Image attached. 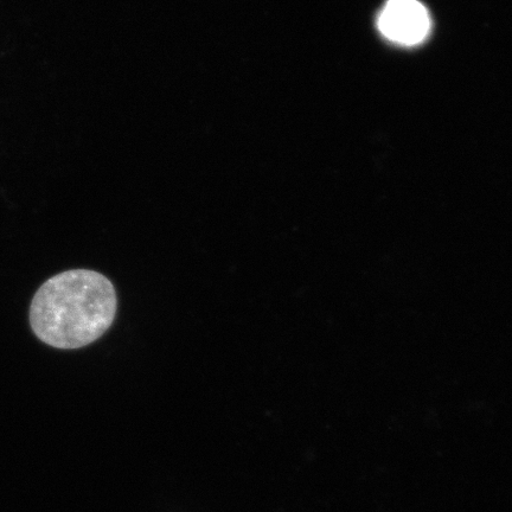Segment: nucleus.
Masks as SVG:
<instances>
[{
	"mask_svg": "<svg viewBox=\"0 0 512 512\" xmlns=\"http://www.w3.org/2000/svg\"><path fill=\"white\" fill-rule=\"evenodd\" d=\"M430 27V16L418 0H389L379 18L382 34L405 46L424 41Z\"/></svg>",
	"mask_w": 512,
	"mask_h": 512,
	"instance_id": "obj_2",
	"label": "nucleus"
},
{
	"mask_svg": "<svg viewBox=\"0 0 512 512\" xmlns=\"http://www.w3.org/2000/svg\"><path fill=\"white\" fill-rule=\"evenodd\" d=\"M117 307V293L105 275L89 270L67 271L38 288L30 306V325L49 347L81 349L106 334Z\"/></svg>",
	"mask_w": 512,
	"mask_h": 512,
	"instance_id": "obj_1",
	"label": "nucleus"
}]
</instances>
